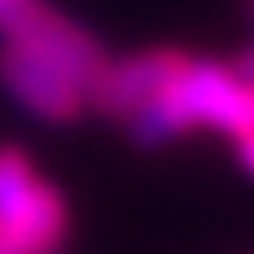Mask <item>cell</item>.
<instances>
[{
    "label": "cell",
    "instance_id": "6da1fadb",
    "mask_svg": "<svg viewBox=\"0 0 254 254\" xmlns=\"http://www.w3.org/2000/svg\"><path fill=\"white\" fill-rule=\"evenodd\" d=\"M123 127L140 149L171 145L176 136H189L197 127H215L241 140L246 131H254V83H246L232 66L184 57L176 75L131 119H123Z\"/></svg>",
    "mask_w": 254,
    "mask_h": 254
},
{
    "label": "cell",
    "instance_id": "7a4b0ae2",
    "mask_svg": "<svg viewBox=\"0 0 254 254\" xmlns=\"http://www.w3.org/2000/svg\"><path fill=\"white\" fill-rule=\"evenodd\" d=\"M0 241L13 254H62L70 241L62 189L18 145H0Z\"/></svg>",
    "mask_w": 254,
    "mask_h": 254
},
{
    "label": "cell",
    "instance_id": "3957f363",
    "mask_svg": "<svg viewBox=\"0 0 254 254\" xmlns=\"http://www.w3.org/2000/svg\"><path fill=\"white\" fill-rule=\"evenodd\" d=\"M0 40H13V44L31 49L35 57L53 62L57 70H66V75L75 79V83H83L88 92H92L97 75H101L105 62H110L105 49L83 31V26H75L70 18H62V13H53L49 4H40V0H26L22 9L0 26Z\"/></svg>",
    "mask_w": 254,
    "mask_h": 254
},
{
    "label": "cell",
    "instance_id": "277c9868",
    "mask_svg": "<svg viewBox=\"0 0 254 254\" xmlns=\"http://www.w3.org/2000/svg\"><path fill=\"white\" fill-rule=\"evenodd\" d=\"M0 88L9 92V101L26 110L40 123H75L79 114L88 110V88L75 83L66 70H57L53 62L35 57L31 49L4 40L0 44Z\"/></svg>",
    "mask_w": 254,
    "mask_h": 254
},
{
    "label": "cell",
    "instance_id": "5b68a950",
    "mask_svg": "<svg viewBox=\"0 0 254 254\" xmlns=\"http://www.w3.org/2000/svg\"><path fill=\"white\" fill-rule=\"evenodd\" d=\"M180 62H184V53H176V49H149V53H131V57H119V62H105V70L97 75L92 92H88V105L101 110L105 119L123 123L176 75Z\"/></svg>",
    "mask_w": 254,
    "mask_h": 254
},
{
    "label": "cell",
    "instance_id": "8992f818",
    "mask_svg": "<svg viewBox=\"0 0 254 254\" xmlns=\"http://www.w3.org/2000/svg\"><path fill=\"white\" fill-rule=\"evenodd\" d=\"M237 158H241V167L254 176V131H246V136L237 140Z\"/></svg>",
    "mask_w": 254,
    "mask_h": 254
},
{
    "label": "cell",
    "instance_id": "52a82bcc",
    "mask_svg": "<svg viewBox=\"0 0 254 254\" xmlns=\"http://www.w3.org/2000/svg\"><path fill=\"white\" fill-rule=\"evenodd\" d=\"M232 70H237V75L246 79V83H254V44H250L246 53H241L237 62H232Z\"/></svg>",
    "mask_w": 254,
    "mask_h": 254
},
{
    "label": "cell",
    "instance_id": "ba28073f",
    "mask_svg": "<svg viewBox=\"0 0 254 254\" xmlns=\"http://www.w3.org/2000/svg\"><path fill=\"white\" fill-rule=\"evenodd\" d=\"M22 4H26V0H0V26L9 22V18H13V13H18Z\"/></svg>",
    "mask_w": 254,
    "mask_h": 254
},
{
    "label": "cell",
    "instance_id": "9c48e42d",
    "mask_svg": "<svg viewBox=\"0 0 254 254\" xmlns=\"http://www.w3.org/2000/svg\"><path fill=\"white\" fill-rule=\"evenodd\" d=\"M250 4H254V0H250Z\"/></svg>",
    "mask_w": 254,
    "mask_h": 254
}]
</instances>
